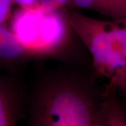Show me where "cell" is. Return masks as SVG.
Here are the masks:
<instances>
[{
    "mask_svg": "<svg viewBox=\"0 0 126 126\" xmlns=\"http://www.w3.org/2000/svg\"><path fill=\"white\" fill-rule=\"evenodd\" d=\"M98 78L73 66L42 72L27 92L29 126H101L105 85Z\"/></svg>",
    "mask_w": 126,
    "mask_h": 126,
    "instance_id": "obj_1",
    "label": "cell"
},
{
    "mask_svg": "<svg viewBox=\"0 0 126 126\" xmlns=\"http://www.w3.org/2000/svg\"><path fill=\"white\" fill-rule=\"evenodd\" d=\"M74 35L89 53L91 68L121 97L126 94V20H99L63 7Z\"/></svg>",
    "mask_w": 126,
    "mask_h": 126,
    "instance_id": "obj_2",
    "label": "cell"
},
{
    "mask_svg": "<svg viewBox=\"0 0 126 126\" xmlns=\"http://www.w3.org/2000/svg\"><path fill=\"white\" fill-rule=\"evenodd\" d=\"M9 30L23 46L41 59L63 58L74 33L61 9L36 4L19 8L9 21Z\"/></svg>",
    "mask_w": 126,
    "mask_h": 126,
    "instance_id": "obj_3",
    "label": "cell"
},
{
    "mask_svg": "<svg viewBox=\"0 0 126 126\" xmlns=\"http://www.w3.org/2000/svg\"><path fill=\"white\" fill-rule=\"evenodd\" d=\"M27 92L16 73L0 74V126H16L26 115Z\"/></svg>",
    "mask_w": 126,
    "mask_h": 126,
    "instance_id": "obj_4",
    "label": "cell"
},
{
    "mask_svg": "<svg viewBox=\"0 0 126 126\" xmlns=\"http://www.w3.org/2000/svg\"><path fill=\"white\" fill-rule=\"evenodd\" d=\"M37 60L41 59L20 44L9 27L0 25V72L16 73L24 64Z\"/></svg>",
    "mask_w": 126,
    "mask_h": 126,
    "instance_id": "obj_5",
    "label": "cell"
},
{
    "mask_svg": "<svg viewBox=\"0 0 126 126\" xmlns=\"http://www.w3.org/2000/svg\"><path fill=\"white\" fill-rule=\"evenodd\" d=\"M101 126H126V102L117 90L107 83Z\"/></svg>",
    "mask_w": 126,
    "mask_h": 126,
    "instance_id": "obj_6",
    "label": "cell"
},
{
    "mask_svg": "<svg viewBox=\"0 0 126 126\" xmlns=\"http://www.w3.org/2000/svg\"><path fill=\"white\" fill-rule=\"evenodd\" d=\"M68 5L93 11L110 20H126V0H69Z\"/></svg>",
    "mask_w": 126,
    "mask_h": 126,
    "instance_id": "obj_7",
    "label": "cell"
},
{
    "mask_svg": "<svg viewBox=\"0 0 126 126\" xmlns=\"http://www.w3.org/2000/svg\"><path fill=\"white\" fill-rule=\"evenodd\" d=\"M11 0H0V25H6L12 15Z\"/></svg>",
    "mask_w": 126,
    "mask_h": 126,
    "instance_id": "obj_8",
    "label": "cell"
},
{
    "mask_svg": "<svg viewBox=\"0 0 126 126\" xmlns=\"http://www.w3.org/2000/svg\"><path fill=\"white\" fill-rule=\"evenodd\" d=\"M69 0H37V4L50 9H58L66 7Z\"/></svg>",
    "mask_w": 126,
    "mask_h": 126,
    "instance_id": "obj_9",
    "label": "cell"
},
{
    "mask_svg": "<svg viewBox=\"0 0 126 126\" xmlns=\"http://www.w3.org/2000/svg\"><path fill=\"white\" fill-rule=\"evenodd\" d=\"M13 4H17L20 8H28L37 4V0H11Z\"/></svg>",
    "mask_w": 126,
    "mask_h": 126,
    "instance_id": "obj_10",
    "label": "cell"
},
{
    "mask_svg": "<svg viewBox=\"0 0 126 126\" xmlns=\"http://www.w3.org/2000/svg\"><path fill=\"white\" fill-rule=\"evenodd\" d=\"M122 97H123V99H124V100H125V102H126V95H125V96Z\"/></svg>",
    "mask_w": 126,
    "mask_h": 126,
    "instance_id": "obj_11",
    "label": "cell"
}]
</instances>
